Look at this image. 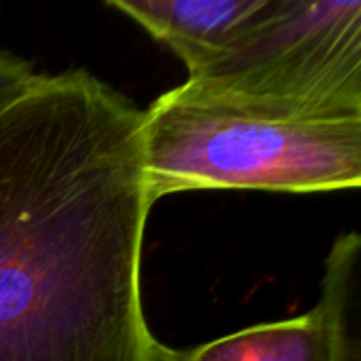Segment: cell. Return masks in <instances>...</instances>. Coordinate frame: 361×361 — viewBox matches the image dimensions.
Segmentation results:
<instances>
[{"mask_svg":"<svg viewBox=\"0 0 361 361\" xmlns=\"http://www.w3.org/2000/svg\"><path fill=\"white\" fill-rule=\"evenodd\" d=\"M142 110L87 70L0 112V361H146Z\"/></svg>","mask_w":361,"mask_h":361,"instance_id":"6da1fadb","label":"cell"},{"mask_svg":"<svg viewBox=\"0 0 361 361\" xmlns=\"http://www.w3.org/2000/svg\"><path fill=\"white\" fill-rule=\"evenodd\" d=\"M150 205L186 190L360 188L361 118L281 121L176 87L142 110Z\"/></svg>","mask_w":361,"mask_h":361,"instance_id":"7a4b0ae2","label":"cell"},{"mask_svg":"<svg viewBox=\"0 0 361 361\" xmlns=\"http://www.w3.org/2000/svg\"><path fill=\"white\" fill-rule=\"evenodd\" d=\"M182 87L281 121L361 118V2L269 0L245 34Z\"/></svg>","mask_w":361,"mask_h":361,"instance_id":"3957f363","label":"cell"},{"mask_svg":"<svg viewBox=\"0 0 361 361\" xmlns=\"http://www.w3.org/2000/svg\"><path fill=\"white\" fill-rule=\"evenodd\" d=\"M269 0H108L106 4L165 44L188 76L224 55L258 19Z\"/></svg>","mask_w":361,"mask_h":361,"instance_id":"277c9868","label":"cell"},{"mask_svg":"<svg viewBox=\"0 0 361 361\" xmlns=\"http://www.w3.org/2000/svg\"><path fill=\"white\" fill-rule=\"evenodd\" d=\"M146 361H332V322L319 300L300 317L260 324L192 349L152 338Z\"/></svg>","mask_w":361,"mask_h":361,"instance_id":"5b68a950","label":"cell"},{"mask_svg":"<svg viewBox=\"0 0 361 361\" xmlns=\"http://www.w3.org/2000/svg\"><path fill=\"white\" fill-rule=\"evenodd\" d=\"M332 322V361H361V237L341 235L326 260L319 298Z\"/></svg>","mask_w":361,"mask_h":361,"instance_id":"8992f818","label":"cell"},{"mask_svg":"<svg viewBox=\"0 0 361 361\" xmlns=\"http://www.w3.org/2000/svg\"><path fill=\"white\" fill-rule=\"evenodd\" d=\"M36 76L30 61L0 49V112L25 93Z\"/></svg>","mask_w":361,"mask_h":361,"instance_id":"52a82bcc","label":"cell"}]
</instances>
